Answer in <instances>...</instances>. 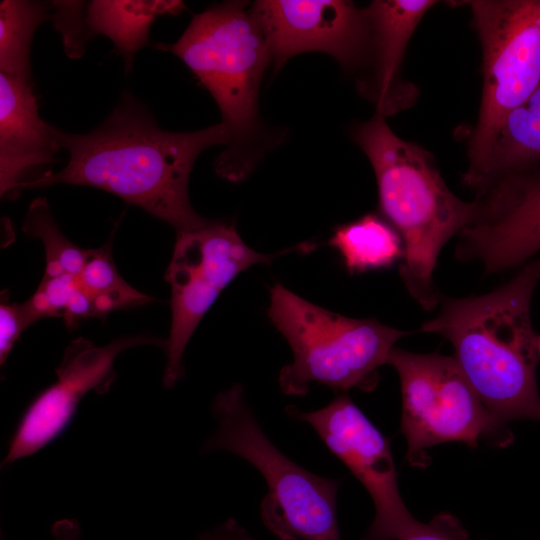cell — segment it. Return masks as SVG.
I'll list each match as a JSON object with an SVG mask.
<instances>
[{"label":"cell","mask_w":540,"mask_h":540,"mask_svg":"<svg viewBox=\"0 0 540 540\" xmlns=\"http://www.w3.org/2000/svg\"><path fill=\"white\" fill-rule=\"evenodd\" d=\"M157 48L180 58L217 103L230 143L215 169L230 180L239 147L257 127L259 88L272 60L259 23L246 3L227 1L194 15L176 42Z\"/></svg>","instance_id":"cell-5"},{"label":"cell","mask_w":540,"mask_h":540,"mask_svg":"<svg viewBox=\"0 0 540 540\" xmlns=\"http://www.w3.org/2000/svg\"><path fill=\"white\" fill-rule=\"evenodd\" d=\"M285 412L310 425L370 495L375 515L361 540H403L418 526L402 500L388 439L348 395L318 410L289 405Z\"/></svg>","instance_id":"cell-10"},{"label":"cell","mask_w":540,"mask_h":540,"mask_svg":"<svg viewBox=\"0 0 540 540\" xmlns=\"http://www.w3.org/2000/svg\"><path fill=\"white\" fill-rule=\"evenodd\" d=\"M537 350H538V356L540 358V335L537 337Z\"/></svg>","instance_id":"cell-28"},{"label":"cell","mask_w":540,"mask_h":540,"mask_svg":"<svg viewBox=\"0 0 540 540\" xmlns=\"http://www.w3.org/2000/svg\"><path fill=\"white\" fill-rule=\"evenodd\" d=\"M437 2L432 0H375L364 10L369 25L371 76L361 91L378 114L392 115L416 99V87L401 78L406 47L421 19Z\"/></svg>","instance_id":"cell-14"},{"label":"cell","mask_w":540,"mask_h":540,"mask_svg":"<svg viewBox=\"0 0 540 540\" xmlns=\"http://www.w3.org/2000/svg\"><path fill=\"white\" fill-rule=\"evenodd\" d=\"M54 540H81V529L76 520L62 519L52 526ZM6 540V539H2Z\"/></svg>","instance_id":"cell-27"},{"label":"cell","mask_w":540,"mask_h":540,"mask_svg":"<svg viewBox=\"0 0 540 540\" xmlns=\"http://www.w3.org/2000/svg\"><path fill=\"white\" fill-rule=\"evenodd\" d=\"M467 3L483 55L482 99L463 176L474 188L504 119L540 83V0Z\"/></svg>","instance_id":"cell-7"},{"label":"cell","mask_w":540,"mask_h":540,"mask_svg":"<svg viewBox=\"0 0 540 540\" xmlns=\"http://www.w3.org/2000/svg\"><path fill=\"white\" fill-rule=\"evenodd\" d=\"M477 218L459 233L456 255L486 273L523 266L540 251V172L535 166L481 194Z\"/></svg>","instance_id":"cell-13"},{"label":"cell","mask_w":540,"mask_h":540,"mask_svg":"<svg viewBox=\"0 0 540 540\" xmlns=\"http://www.w3.org/2000/svg\"><path fill=\"white\" fill-rule=\"evenodd\" d=\"M46 3L3 0L0 3V70L30 80V46L38 26L49 17Z\"/></svg>","instance_id":"cell-19"},{"label":"cell","mask_w":540,"mask_h":540,"mask_svg":"<svg viewBox=\"0 0 540 540\" xmlns=\"http://www.w3.org/2000/svg\"><path fill=\"white\" fill-rule=\"evenodd\" d=\"M353 140L368 157L377 181L379 205L404 246L401 277L425 310L441 299L433 272L444 245L478 216V200L457 197L441 177L432 155L397 136L376 113L358 125Z\"/></svg>","instance_id":"cell-3"},{"label":"cell","mask_w":540,"mask_h":540,"mask_svg":"<svg viewBox=\"0 0 540 540\" xmlns=\"http://www.w3.org/2000/svg\"><path fill=\"white\" fill-rule=\"evenodd\" d=\"M217 429L203 452L233 453L263 476V524L280 540H341L337 494L341 480L308 471L283 454L265 435L240 384L220 392L212 404Z\"/></svg>","instance_id":"cell-6"},{"label":"cell","mask_w":540,"mask_h":540,"mask_svg":"<svg viewBox=\"0 0 540 540\" xmlns=\"http://www.w3.org/2000/svg\"><path fill=\"white\" fill-rule=\"evenodd\" d=\"M329 244L339 252L351 273L388 268L404 256L399 233L375 214L339 226Z\"/></svg>","instance_id":"cell-18"},{"label":"cell","mask_w":540,"mask_h":540,"mask_svg":"<svg viewBox=\"0 0 540 540\" xmlns=\"http://www.w3.org/2000/svg\"><path fill=\"white\" fill-rule=\"evenodd\" d=\"M24 303L33 322L57 317L65 321L67 328H75L81 320L100 318L93 297L78 276L69 274L43 276L33 296Z\"/></svg>","instance_id":"cell-21"},{"label":"cell","mask_w":540,"mask_h":540,"mask_svg":"<svg viewBox=\"0 0 540 540\" xmlns=\"http://www.w3.org/2000/svg\"><path fill=\"white\" fill-rule=\"evenodd\" d=\"M540 282V257L493 291L440 299L438 314L419 331L436 333L454 348V358L482 403L498 420L540 421L537 337L531 302Z\"/></svg>","instance_id":"cell-2"},{"label":"cell","mask_w":540,"mask_h":540,"mask_svg":"<svg viewBox=\"0 0 540 540\" xmlns=\"http://www.w3.org/2000/svg\"><path fill=\"white\" fill-rule=\"evenodd\" d=\"M23 231L39 238L45 250L44 277L63 274L79 276L87 260L89 250L82 249L66 238L50 211L46 198L34 199L27 210Z\"/></svg>","instance_id":"cell-22"},{"label":"cell","mask_w":540,"mask_h":540,"mask_svg":"<svg viewBox=\"0 0 540 540\" xmlns=\"http://www.w3.org/2000/svg\"><path fill=\"white\" fill-rule=\"evenodd\" d=\"M55 128L41 119L30 80L0 73V193L16 196L29 172L56 161Z\"/></svg>","instance_id":"cell-15"},{"label":"cell","mask_w":540,"mask_h":540,"mask_svg":"<svg viewBox=\"0 0 540 540\" xmlns=\"http://www.w3.org/2000/svg\"><path fill=\"white\" fill-rule=\"evenodd\" d=\"M163 343L149 335L125 336L105 346H96L83 337L73 340L56 369L57 380L23 412L2 465L32 456L56 440L67 429L88 392L106 393L114 382L113 364L121 352L146 344L162 347Z\"/></svg>","instance_id":"cell-11"},{"label":"cell","mask_w":540,"mask_h":540,"mask_svg":"<svg viewBox=\"0 0 540 540\" xmlns=\"http://www.w3.org/2000/svg\"><path fill=\"white\" fill-rule=\"evenodd\" d=\"M269 45L275 70L291 57L323 52L354 70L367 63L369 25L364 9L345 0H262L250 8Z\"/></svg>","instance_id":"cell-12"},{"label":"cell","mask_w":540,"mask_h":540,"mask_svg":"<svg viewBox=\"0 0 540 540\" xmlns=\"http://www.w3.org/2000/svg\"><path fill=\"white\" fill-rule=\"evenodd\" d=\"M387 364L400 379V431L410 465L426 467L427 449L440 443L459 441L470 447L480 441L496 447L512 443L510 429L485 407L454 357L394 347Z\"/></svg>","instance_id":"cell-8"},{"label":"cell","mask_w":540,"mask_h":540,"mask_svg":"<svg viewBox=\"0 0 540 540\" xmlns=\"http://www.w3.org/2000/svg\"><path fill=\"white\" fill-rule=\"evenodd\" d=\"M540 162V83L504 119L474 187L482 194L507 176Z\"/></svg>","instance_id":"cell-17"},{"label":"cell","mask_w":540,"mask_h":540,"mask_svg":"<svg viewBox=\"0 0 540 540\" xmlns=\"http://www.w3.org/2000/svg\"><path fill=\"white\" fill-rule=\"evenodd\" d=\"M403 540H470L468 533L453 515L441 513L418 526Z\"/></svg>","instance_id":"cell-25"},{"label":"cell","mask_w":540,"mask_h":540,"mask_svg":"<svg viewBox=\"0 0 540 540\" xmlns=\"http://www.w3.org/2000/svg\"><path fill=\"white\" fill-rule=\"evenodd\" d=\"M195 540H253L247 530L234 519L199 535Z\"/></svg>","instance_id":"cell-26"},{"label":"cell","mask_w":540,"mask_h":540,"mask_svg":"<svg viewBox=\"0 0 540 540\" xmlns=\"http://www.w3.org/2000/svg\"><path fill=\"white\" fill-rule=\"evenodd\" d=\"M59 149L69 159L58 172H45L21 189L55 184L84 185L114 194L172 225L177 234L211 220L191 206L188 194L193 164L202 151L229 145L223 123L191 132L161 129L146 106L129 92L109 116L85 134L55 128Z\"/></svg>","instance_id":"cell-1"},{"label":"cell","mask_w":540,"mask_h":540,"mask_svg":"<svg viewBox=\"0 0 540 540\" xmlns=\"http://www.w3.org/2000/svg\"><path fill=\"white\" fill-rule=\"evenodd\" d=\"M33 321L28 313L25 303H7L0 305V363L7 360L22 332Z\"/></svg>","instance_id":"cell-24"},{"label":"cell","mask_w":540,"mask_h":540,"mask_svg":"<svg viewBox=\"0 0 540 540\" xmlns=\"http://www.w3.org/2000/svg\"><path fill=\"white\" fill-rule=\"evenodd\" d=\"M267 315L288 341L293 360L278 377L281 391L304 396L314 384L347 391H371L378 368L388 363L395 343L407 332L376 319L346 317L322 308L276 283Z\"/></svg>","instance_id":"cell-4"},{"label":"cell","mask_w":540,"mask_h":540,"mask_svg":"<svg viewBox=\"0 0 540 540\" xmlns=\"http://www.w3.org/2000/svg\"><path fill=\"white\" fill-rule=\"evenodd\" d=\"M53 4L56 8L53 15L55 27L62 34L66 53L73 58L79 57L89 40L84 25L85 3L57 1Z\"/></svg>","instance_id":"cell-23"},{"label":"cell","mask_w":540,"mask_h":540,"mask_svg":"<svg viewBox=\"0 0 540 540\" xmlns=\"http://www.w3.org/2000/svg\"><path fill=\"white\" fill-rule=\"evenodd\" d=\"M278 255L255 251L233 225L217 221L177 234L165 274L171 288V326L162 347L166 355V388H172L183 376L186 346L220 293L241 272L267 264Z\"/></svg>","instance_id":"cell-9"},{"label":"cell","mask_w":540,"mask_h":540,"mask_svg":"<svg viewBox=\"0 0 540 540\" xmlns=\"http://www.w3.org/2000/svg\"><path fill=\"white\" fill-rule=\"evenodd\" d=\"M111 241L97 249H90L78 278L93 297L100 318L119 309L142 306L154 298L137 291L119 274L111 255Z\"/></svg>","instance_id":"cell-20"},{"label":"cell","mask_w":540,"mask_h":540,"mask_svg":"<svg viewBox=\"0 0 540 540\" xmlns=\"http://www.w3.org/2000/svg\"><path fill=\"white\" fill-rule=\"evenodd\" d=\"M182 1L94 0L85 4L84 25L88 39L109 38L124 61L128 73L136 53L149 44L151 24L158 16L181 13Z\"/></svg>","instance_id":"cell-16"}]
</instances>
